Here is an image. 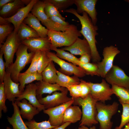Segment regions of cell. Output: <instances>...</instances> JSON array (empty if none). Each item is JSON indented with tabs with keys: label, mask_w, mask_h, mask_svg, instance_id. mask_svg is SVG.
I'll use <instances>...</instances> for the list:
<instances>
[{
	"label": "cell",
	"mask_w": 129,
	"mask_h": 129,
	"mask_svg": "<svg viewBox=\"0 0 129 129\" xmlns=\"http://www.w3.org/2000/svg\"><path fill=\"white\" fill-rule=\"evenodd\" d=\"M119 105L118 103L116 102L111 104L97 102L96 119L99 124V129H112L113 123L111 121V119L117 113Z\"/></svg>",
	"instance_id": "5b68a950"
},
{
	"label": "cell",
	"mask_w": 129,
	"mask_h": 129,
	"mask_svg": "<svg viewBox=\"0 0 129 129\" xmlns=\"http://www.w3.org/2000/svg\"><path fill=\"white\" fill-rule=\"evenodd\" d=\"M44 1L45 3L44 11L48 18L53 16H57L65 21V18L61 15L57 9L53 4L48 0H44Z\"/></svg>",
	"instance_id": "d6a6232c"
},
{
	"label": "cell",
	"mask_w": 129,
	"mask_h": 129,
	"mask_svg": "<svg viewBox=\"0 0 129 129\" xmlns=\"http://www.w3.org/2000/svg\"><path fill=\"white\" fill-rule=\"evenodd\" d=\"M10 24L0 25V46L14 31V28Z\"/></svg>",
	"instance_id": "8d00e7d4"
},
{
	"label": "cell",
	"mask_w": 129,
	"mask_h": 129,
	"mask_svg": "<svg viewBox=\"0 0 129 129\" xmlns=\"http://www.w3.org/2000/svg\"><path fill=\"white\" fill-rule=\"evenodd\" d=\"M25 123L29 129H49L56 127L52 126L49 120L38 122L32 120Z\"/></svg>",
	"instance_id": "1f68e13d"
},
{
	"label": "cell",
	"mask_w": 129,
	"mask_h": 129,
	"mask_svg": "<svg viewBox=\"0 0 129 129\" xmlns=\"http://www.w3.org/2000/svg\"><path fill=\"white\" fill-rule=\"evenodd\" d=\"M3 82L6 99L12 102L15 101L16 98L19 97L22 92L19 89L20 83L14 81L10 73L6 70Z\"/></svg>",
	"instance_id": "2e32d148"
},
{
	"label": "cell",
	"mask_w": 129,
	"mask_h": 129,
	"mask_svg": "<svg viewBox=\"0 0 129 129\" xmlns=\"http://www.w3.org/2000/svg\"><path fill=\"white\" fill-rule=\"evenodd\" d=\"M14 0H0V8H2L4 5L7 4L12 2Z\"/></svg>",
	"instance_id": "7dc6e473"
},
{
	"label": "cell",
	"mask_w": 129,
	"mask_h": 129,
	"mask_svg": "<svg viewBox=\"0 0 129 129\" xmlns=\"http://www.w3.org/2000/svg\"><path fill=\"white\" fill-rule=\"evenodd\" d=\"M6 99L3 82L0 83V118L2 116V112L3 111L4 113H6L7 111V107L5 104Z\"/></svg>",
	"instance_id": "74e56055"
},
{
	"label": "cell",
	"mask_w": 129,
	"mask_h": 129,
	"mask_svg": "<svg viewBox=\"0 0 129 129\" xmlns=\"http://www.w3.org/2000/svg\"><path fill=\"white\" fill-rule=\"evenodd\" d=\"M35 80L38 81L43 80L41 73L38 72L36 74H28L24 72L20 73L18 77L20 91L22 92H23L26 84L30 83Z\"/></svg>",
	"instance_id": "484cf974"
},
{
	"label": "cell",
	"mask_w": 129,
	"mask_h": 129,
	"mask_svg": "<svg viewBox=\"0 0 129 129\" xmlns=\"http://www.w3.org/2000/svg\"><path fill=\"white\" fill-rule=\"evenodd\" d=\"M22 43L27 46L30 52L50 51L51 43L48 37L32 38L22 41Z\"/></svg>",
	"instance_id": "9a60e30c"
},
{
	"label": "cell",
	"mask_w": 129,
	"mask_h": 129,
	"mask_svg": "<svg viewBox=\"0 0 129 129\" xmlns=\"http://www.w3.org/2000/svg\"><path fill=\"white\" fill-rule=\"evenodd\" d=\"M37 86L36 84L30 83L26 86L22 94L17 98L15 101H21L25 99L33 106L36 107L40 112L45 109L44 105L40 104L36 96Z\"/></svg>",
	"instance_id": "ac0fdd59"
},
{
	"label": "cell",
	"mask_w": 129,
	"mask_h": 129,
	"mask_svg": "<svg viewBox=\"0 0 129 129\" xmlns=\"http://www.w3.org/2000/svg\"><path fill=\"white\" fill-rule=\"evenodd\" d=\"M42 52L38 51L35 52L29 67L24 72L25 73L28 74H36L38 73L37 70L38 63Z\"/></svg>",
	"instance_id": "f35d334b"
},
{
	"label": "cell",
	"mask_w": 129,
	"mask_h": 129,
	"mask_svg": "<svg viewBox=\"0 0 129 129\" xmlns=\"http://www.w3.org/2000/svg\"><path fill=\"white\" fill-rule=\"evenodd\" d=\"M81 92V97L84 98L90 93L91 89L89 86L86 83V81L82 79L80 80Z\"/></svg>",
	"instance_id": "7bdbcfd3"
},
{
	"label": "cell",
	"mask_w": 129,
	"mask_h": 129,
	"mask_svg": "<svg viewBox=\"0 0 129 129\" xmlns=\"http://www.w3.org/2000/svg\"><path fill=\"white\" fill-rule=\"evenodd\" d=\"M123 111L121 115V121L119 127L123 128L129 122V104H121Z\"/></svg>",
	"instance_id": "ab89813d"
},
{
	"label": "cell",
	"mask_w": 129,
	"mask_h": 129,
	"mask_svg": "<svg viewBox=\"0 0 129 129\" xmlns=\"http://www.w3.org/2000/svg\"><path fill=\"white\" fill-rule=\"evenodd\" d=\"M108 83L129 89V77L121 68L113 65L104 78Z\"/></svg>",
	"instance_id": "8fae6325"
},
{
	"label": "cell",
	"mask_w": 129,
	"mask_h": 129,
	"mask_svg": "<svg viewBox=\"0 0 129 129\" xmlns=\"http://www.w3.org/2000/svg\"><path fill=\"white\" fill-rule=\"evenodd\" d=\"M51 50L55 51L56 56L59 58L67 61L75 65H78L80 62L79 58L71 53L66 52L63 49L57 48H54Z\"/></svg>",
	"instance_id": "4dcf8cb0"
},
{
	"label": "cell",
	"mask_w": 129,
	"mask_h": 129,
	"mask_svg": "<svg viewBox=\"0 0 129 129\" xmlns=\"http://www.w3.org/2000/svg\"><path fill=\"white\" fill-rule=\"evenodd\" d=\"M82 35L77 26L73 24H70L64 31L49 30L47 34L51 42V50L63 46H69Z\"/></svg>",
	"instance_id": "7a4b0ae2"
},
{
	"label": "cell",
	"mask_w": 129,
	"mask_h": 129,
	"mask_svg": "<svg viewBox=\"0 0 129 129\" xmlns=\"http://www.w3.org/2000/svg\"><path fill=\"white\" fill-rule=\"evenodd\" d=\"M25 5L22 0H14L5 5L1 9L0 17L4 18L11 17L20 9L25 7Z\"/></svg>",
	"instance_id": "7402d4cb"
},
{
	"label": "cell",
	"mask_w": 129,
	"mask_h": 129,
	"mask_svg": "<svg viewBox=\"0 0 129 129\" xmlns=\"http://www.w3.org/2000/svg\"><path fill=\"white\" fill-rule=\"evenodd\" d=\"M58 75L56 83L60 86L67 88L70 86L80 83V80L78 77L74 75L70 77L57 70Z\"/></svg>",
	"instance_id": "4316f807"
},
{
	"label": "cell",
	"mask_w": 129,
	"mask_h": 129,
	"mask_svg": "<svg viewBox=\"0 0 129 129\" xmlns=\"http://www.w3.org/2000/svg\"><path fill=\"white\" fill-rule=\"evenodd\" d=\"M68 91L66 88L61 92L55 91L51 95H48L38 100L40 103L43 105L45 109L54 107L67 102L72 98L68 97L67 94Z\"/></svg>",
	"instance_id": "4fadbf2b"
},
{
	"label": "cell",
	"mask_w": 129,
	"mask_h": 129,
	"mask_svg": "<svg viewBox=\"0 0 129 129\" xmlns=\"http://www.w3.org/2000/svg\"><path fill=\"white\" fill-rule=\"evenodd\" d=\"M14 112L11 117L7 118L13 129H29L23 121L20 113V110L15 101L12 102Z\"/></svg>",
	"instance_id": "cb8c5ba5"
},
{
	"label": "cell",
	"mask_w": 129,
	"mask_h": 129,
	"mask_svg": "<svg viewBox=\"0 0 129 129\" xmlns=\"http://www.w3.org/2000/svg\"><path fill=\"white\" fill-rule=\"evenodd\" d=\"M52 61H51L41 73L43 81L51 84L56 83L58 75L55 65Z\"/></svg>",
	"instance_id": "83f0119b"
},
{
	"label": "cell",
	"mask_w": 129,
	"mask_h": 129,
	"mask_svg": "<svg viewBox=\"0 0 129 129\" xmlns=\"http://www.w3.org/2000/svg\"><path fill=\"white\" fill-rule=\"evenodd\" d=\"M38 0H31L30 3L21 8L13 16L9 18H4L0 17V25L12 24L14 26V32L17 33L19 27L27 17L35 4Z\"/></svg>",
	"instance_id": "30bf717a"
},
{
	"label": "cell",
	"mask_w": 129,
	"mask_h": 129,
	"mask_svg": "<svg viewBox=\"0 0 129 129\" xmlns=\"http://www.w3.org/2000/svg\"><path fill=\"white\" fill-rule=\"evenodd\" d=\"M97 0H75L74 4L77 7L76 11L79 14L86 13L90 17L94 25H96L97 21V12L95 6Z\"/></svg>",
	"instance_id": "e0dca14e"
},
{
	"label": "cell",
	"mask_w": 129,
	"mask_h": 129,
	"mask_svg": "<svg viewBox=\"0 0 129 129\" xmlns=\"http://www.w3.org/2000/svg\"><path fill=\"white\" fill-rule=\"evenodd\" d=\"M6 129H11V128H10V127H6Z\"/></svg>",
	"instance_id": "f907efd6"
},
{
	"label": "cell",
	"mask_w": 129,
	"mask_h": 129,
	"mask_svg": "<svg viewBox=\"0 0 129 129\" xmlns=\"http://www.w3.org/2000/svg\"><path fill=\"white\" fill-rule=\"evenodd\" d=\"M49 18L56 24L62 32L67 30L70 25L68 22L65 21L57 16H53Z\"/></svg>",
	"instance_id": "60d3db41"
},
{
	"label": "cell",
	"mask_w": 129,
	"mask_h": 129,
	"mask_svg": "<svg viewBox=\"0 0 129 129\" xmlns=\"http://www.w3.org/2000/svg\"><path fill=\"white\" fill-rule=\"evenodd\" d=\"M80 62L82 63L86 64L90 63L91 56V54H85L81 56L79 58Z\"/></svg>",
	"instance_id": "f6af8a7d"
},
{
	"label": "cell",
	"mask_w": 129,
	"mask_h": 129,
	"mask_svg": "<svg viewBox=\"0 0 129 129\" xmlns=\"http://www.w3.org/2000/svg\"><path fill=\"white\" fill-rule=\"evenodd\" d=\"M74 102V99L72 98L71 100L65 103L43 110V113L49 116L48 120L52 126L56 127L64 123L63 118L64 112L68 107L73 104Z\"/></svg>",
	"instance_id": "7c38bea8"
},
{
	"label": "cell",
	"mask_w": 129,
	"mask_h": 129,
	"mask_svg": "<svg viewBox=\"0 0 129 129\" xmlns=\"http://www.w3.org/2000/svg\"><path fill=\"white\" fill-rule=\"evenodd\" d=\"M120 52L117 47L112 45L104 48L102 53L103 59L101 61L96 63L98 68L99 76L105 78L113 66L115 56Z\"/></svg>",
	"instance_id": "ba28073f"
},
{
	"label": "cell",
	"mask_w": 129,
	"mask_h": 129,
	"mask_svg": "<svg viewBox=\"0 0 129 129\" xmlns=\"http://www.w3.org/2000/svg\"><path fill=\"white\" fill-rule=\"evenodd\" d=\"M71 124V123L69 122H65L60 126L49 129H65Z\"/></svg>",
	"instance_id": "bcb514c9"
},
{
	"label": "cell",
	"mask_w": 129,
	"mask_h": 129,
	"mask_svg": "<svg viewBox=\"0 0 129 129\" xmlns=\"http://www.w3.org/2000/svg\"><path fill=\"white\" fill-rule=\"evenodd\" d=\"M46 53L52 61L60 66V68L59 69V71L61 73L69 76L74 75L79 78L86 75L84 71L80 67L66 62L58 57L54 53L49 51L47 52Z\"/></svg>",
	"instance_id": "9c48e42d"
},
{
	"label": "cell",
	"mask_w": 129,
	"mask_h": 129,
	"mask_svg": "<svg viewBox=\"0 0 129 129\" xmlns=\"http://www.w3.org/2000/svg\"><path fill=\"white\" fill-rule=\"evenodd\" d=\"M78 66L82 69L86 75L99 76L98 68L96 63L90 62L84 64L80 62Z\"/></svg>",
	"instance_id": "836d02e7"
},
{
	"label": "cell",
	"mask_w": 129,
	"mask_h": 129,
	"mask_svg": "<svg viewBox=\"0 0 129 129\" xmlns=\"http://www.w3.org/2000/svg\"><path fill=\"white\" fill-rule=\"evenodd\" d=\"M64 12L71 13L79 19L81 25V29L80 31L89 45L92 61L95 63L100 62L101 57L97 48V41L95 38L98 34L97 26L93 24L91 19L85 12H83L81 16L77 13L76 10L73 8L67 9Z\"/></svg>",
	"instance_id": "6da1fadb"
},
{
	"label": "cell",
	"mask_w": 129,
	"mask_h": 129,
	"mask_svg": "<svg viewBox=\"0 0 129 129\" xmlns=\"http://www.w3.org/2000/svg\"><path fill=\"white\" fill-rule=\"evenodd\" d=\"M17 33L21 42L29 38L40 37L35 30L23 22L19 27Z\"/></svg>",
	"instance_id": "f1b7e54d"
},
{
	"label": "cell",
	"mask_w": 129,
	"mask_h": 129,
	"mask_svg": "<svg viewBox=\"0 0 129 129\" xmlns=\"http://www.w3.org/2000/svg\"><path fill=\"white\" fill-rule=\"evenodd\" d=\"M2 52L0 51V82H3L5 74L6 69L5 63L3 60Z\"/></svg>",
	"instance_id": "ee69618b"
},
{
	"label": "cell",
	"mask_w": 129,
	"mask_h": 129,
	"mask_svg": "<svg viewBox=\"0 0 129 129\" xmlns=\"http://www.w3.org/2000/svg\"><path fill=\"white\" fill-rule=\"evenodd\" d=\"M73 98L74 99L73 104L82 108V116L79 126L83 125L91 127L98 124L96 119L97 111L96 104L97 102L92 97L90 93L83 99L81 97Z\"/></svg>",
	"instance_id": "3957f363"
},
{
	"label": "cell",
	"mask_w": 129,
	"mask_h": 129,
	"mask_svg": "<svg viewBox=\"0 0 129 129\" xmlns=\"http://www.w3.org/2000/svg\"><path fill=\"white\" fill-rule=\"evenodd\" d=\"M62 49L64 50L69 51L71 54L81 56L85 54L91 55V51L88 43L84 38L83 39L79 38L71 45L65 47Z\"/></svg>",
	"instance_id": "d6986e66"
},
{
	"label": "cell",
	"mask_w": 129,
	"mask_h": 129,
	"mask_svg": "<svg viewBox=\"0 0 129 129\" xmlns=\"http://www.w3.org/2000/svg\"><path fill=\"white\" fill-rule=\"evenodd\" d=\"M21 44L17 33L13 31L8 37L3 44L0 46V50L4 55L6 69L13 63L14 54Z\"/></svg>",
	"instance_id": "8992f818"
},
{
	"label": "cell",
	"mask_w": 129,
	"mask_h": 129,
	"mask_svg": "<svg viewBox=\"0 0 129 129\" xmlns=\"http://www.w3.org/2000/svg\"><path fill=\"white\" fill-rule=\"evenodd\" d=\"M111 88L113 92L118 98V100L121 104H129V89L112 85Z\"/></svg>",
	"instance_id": "f546056e"
},
{
	"label": "cell",
	"mask_w": 129,
	"mask_h": 129,
	"mask_svg": "<svg viewBox=\"0 0 129 129\" xmlns=\"http://www.w3.org/2000/svg\"><path fill=\"white\" fill-rule=\"evenodd\" d=\"M44 0H38L33 6L31 13L35 16L49 30L61 31L56 24L48 18L44 11Z\"/></svg>",
	"instance_id": "5bb4252c"
},
{
	"label": "cell",
	"mask_w": 129,
	"mask_h": 129,
	"mask_svg": "<svg viewBox=\"0 0 129 129\" xmlns=\"http://www.w3.org/2000/svg\"><path fill=\"white\" fill-rule=\"evenodd\" d=\"M67 89L69 91L70 95L72 98L81 97V89L80 83L70 86Z\"/></svg>",
	"instance_id": "b9f144b4"
},
{
	"label": "cell",
	"mask_w": 129,
	"mask_h": 129,
	"mask_svg": "<svg viewBox=\"0 0 129 129\" xmlns=\"http://www.w3.org/2000/svg\"><path fill=\"white\" fill-rule=\"evenodd\" d=\"M23 22L35 30L40 37H44L47 36L49 30L42 26L40 21L32 13L29 14Z\"/></svg>",
	"instance_id": "603a6c76"
},
{
	"label": "cell",
	"mask_w": 129,
	"mask_h": 129,
	"mask_svg": "<svg viewBox=\"0 0 129 129\" xmlns=\"http://www.w3.org/2000/svg\"><path fill=\"white\" fill-rule=\"evenodd\" d=\"M76 129H96V126H93L91 127L90 128H89L88 127L85 126H79Z\"/></svg>",
	"instance_id": "c3c4849f"
},
{
	"label": "cell",
	"mask_w": 129,
	"mask_h": 129,
	"mask_svg": "<svg viewBox=\"0 0 129 129\" xmlns=\"http://www.w3.org/2000/svg\"><path fill=\"white\" fill-rule=\"evenodd\" d=\"M35 84L37 86L36 96L38 100L42 97V95L43 94H50L57 91H62L66 88L60 87L56 83L51 84L43 80L38 81Z\"/></svg>",
	"instance_id": "44dd1931"
},
{
	"label": "cell",
	"mask_w": 129,
	"mask_h": 129,
	"mask_svg": "<svg viewBox=\"0 0 129 129\" xmlns=\"http://www.w3.org/2000/svg\"><path fill=\"white\" fill-rule=\"evenodd\" d=\"M82 116V110L79 106L71 105L66 109L64 112L63 122L74 123L81 120Z\"/></svg>",
	"instance_id": "d4e9b609"
},
{
	"label": "cell",
	"mask_w": 129,
	"mask_h": 129,
	"mask_svg": "<svg viewBox=\"0 0 129 129\" xmlns=\"http://www.w3.org/2000/svg\"><path fill=\"white\" fill-rule=\"evenodd\" d=\"M28 47L22 43L16 53V58L15 62L6 69L10 73L12 80L15 82L19 83V74L25 66L31 62L35 54V52L28 53Z\"/></svg>",
	"instance_id": "277c9868"
},
{
	"label": "cell",
	"mask_w": 129,
	"mask_h": 129,
	"mask_svg": "<svg viewBox=\"0 0 129 129\" xmlns=\"http://www.w3.org/2000/svg\"><path fill=\"white\" fill-rule=\"evenodd\" d=\"M60 11H64L69 6L74 4L75 0H48Z\"/></svg>",
	"instance_id": "d590c367"
},
{
	"label": "cell",
	"mask_w": 129,
	"mask_h": 129,
	"mask_svg": "<svg viewBox=\"0 0 129 129\" xmlns=\"http://www.w3.org/2000/svg\"><path fill=\"white\" fill-rule=\"evenodd\" d=\"M15 101L18 106L20 108V112L22 117L27 120L28 121L32 120L34 116L40 112L36 107L30 104L26 99Z\"/></svg>",
	"instance_id": "ffe728a7"
},
{
	"label": "cell",
	"mask_w": 129,
	"mask_h": 129,
	"mask_svg": "<svg viewBox=\"0 0 129 129\" xmlns=\"http://www.w3.org/2000/svg\"><path fill=\"white\" fill-rule=\"evenodd\" d=\"M51 61V59L48 56L46 52L42 51L38 61V72L41 73Z\"/></svg>",
	"instance_id": "e575fe53"
},
{
	"label": "cell",
	"mask_w": 129,
	"mask_h": 129,
	"mask_svg": "<svg viewBox=\"0 0 129 129\" xmlns=\"http://www.w3.org/2000/svg\"><path fill=\"white\" fill-rule=\"evenodd\" d=\"M114 129H129V122L125 125V127L124 128H121L118 126H116Z\"/></svg>",
	"instance_id": "681fc988"
},
{
	"label": "cell",
	"mask_w": 129,
	"mask_h": 129,
	"mask_svg": "<svg viewBox=\"0 0 129 129\" xmlns=\"http://www.w3.org/2000/svg\"><path fill=\"white\" fill-rule=\"evenodd\" d=\"M90 88V94L92 97L97 102L105 103L106 101L111 100L113 94L109 85L105 79H102L100 83H93L86 82Z\"/></svg>",
	"instance_id": "52a82bcc"
},
{
	"label": "cell",
	"mask_w": 129,
	"mask_h": 129,
	"mask_svg": "<svg viewBox=\"0 0 129 129\" xmlns=\"http://www.w3.org/2000/svg\"><path fill=\"white\" fill-rule=\"evenodd\" d=\"M126 1L129 3V0H125Z\"/></svg>",
	"instance_id": "816d5d0a"
}]
</instances>
